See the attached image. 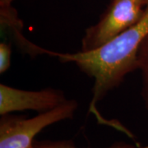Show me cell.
<instances>
[{
  "mask_svg": "<svg viewBox=\"0 0 148 148\" xmlns=\"http://www.w3.org/2000/svg\"><path fill=\"white\" fill-rule=\"evenodd\" d=\"M12 49L9 44L1 42L0 44V73H4L10 68Z\"/></svg>",
  "mask_w": 148,
  "mask_h": 148,
  "instance_id": "52a82bcc",
  "label": "cell"
},
{
  "mask_svg": "<svg viewBox=\"0 0 148 148\" xmlns=\"http://www.w3.org/2000/svg\"><path fill=\"white\" fill-rule=\"evenodd\" d=\"M67 101L63 90L45 88L25 90L0 84V114L15 111L34 110L39 113L50 110Z\"/></svg>",
  "mask_w": 148,
  "mask_h": 148,
  "instance_id": "277c9868",
  "label": "cell"
},
{
  "mask_svg": "<svg viewBox=\"0 0 148 148\" xmlns=\"http://www.w3.org/2000/svg\"><path fill=\"white\" fill-rule=\"evenodd\" d=\"M32 148H79L77 147L72 141H43L35 142ZM106 148H143L138 144L118 143Z\"/></svg>",
  "mask_w": 148,
  "mask_h": 148,
  "instance_id": "8992f818",
  "label": "cell"
},
{
  "mask_svg": "<svg viewBox=\"0 0 148 148\" xmlns=\"http://www.w3.org/2000/svg\"><path fill=\"white\" fill-rule=\"evenodd\" d=\"M147 36L148 0L141 19L102 47L90 52H53L52 56L62 63H73L94 80L90 106L93 110L109 91L121 84L127 74L138 70V50Z\"/></svg>",
  "mask_w": 148,
  "mask_h": 148,
  "instance_id": "6da1fadb",
  "label": "cell"
},
{
  "mask_svg": "<svg viewBox=\"0 0 148 148\" xmlns=\"http://www.w3.org/2000/svg\"><path fill=\"white\" fill-rule=\"evenodd\" d=\"M78 104L75 100H67L57 107L32 118L1 115L0 148H32L34 138L49 125L72 119Z\"/></svg>",
  "mask_w": 148,
  "mask_h": 148,
  "instance_id": "7a4b0ae2",
  "label": "cell"
},
{
  "mask_svg": "<svg viewBox=\"0 0 148 148\" xmlns=\"http://www.w3.org/2000/svg\"><path fill=\"white\" fill-rule=\"evenodd\" d=\"M145 6L138 0H112L101 20L86 29L80 51H93L110 42L141 19Z\"/></svg>",
  "mask_w": 148,
  "mask_h": 148,
  "instance_id": "3957f363",
  "label": "cell"
},
{
  "mask_svg": "<svg viewBox=\"0 0 148 148\" xmlns=\"http://www.w3.org/2000/svg\"><path fill=\"white\" fill-rule=\"evenodd\" d=\"M138 70L142 77L141 95L146 109L148 110V36L139 48L138 54Z\"/></svg>",
  "mask_w": 148,
  "mask_h": 148,
  "instance_id": "5b68a950",
  "label": "cell"
},
{
  "mask_svg": "<svg viewBox=\"0 0 148 148\" xmlns=\"http://www.w3.org/2000/svg\"><path fill=\"white\" fill-rule=\"evenodd\" d=\"M138 1L142 2V3H144L145 5H146V3H147V0H138Z\"/></svg>",
  "mask_w": 148,
  "mask_h": 148,
  "instance_id": "9c48e42d",
  "label": "cell"
},
{
  "mask_svg": "<svg viewBox=\"0 0 148 148\" xmlns=\"http://www.w3.org/2000/svg\"><path fill=\"white\" fill-rule=\"evenodd\" d=\"M12 1L13 0H0V8L11 6Z\"/></svg>",
  "mask_w": 148,
  "mask_h": 148,
  "instance_id": "ba28073f",
  "label": "cell"
}]
</instances>
